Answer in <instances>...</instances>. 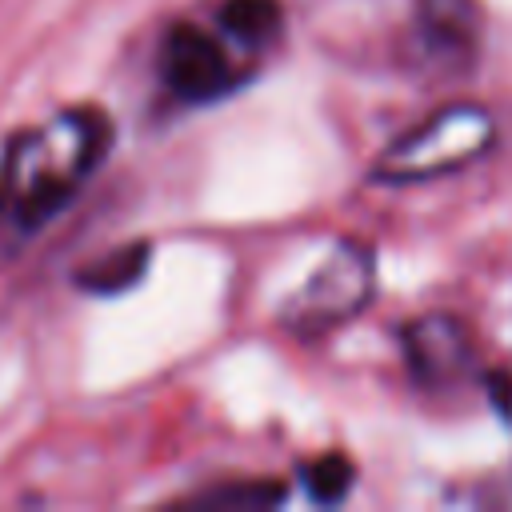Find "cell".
Listing matches in <instances>:
<instances>
[{
  "label": "cell",
  "instance_id": "1",
  "mask_svg": "<svg viewBox=\"0 0 512 512\" xmlns=\"http://www.w3.org/2000/svg\"><path fill=\"white\" fill-rule=\"evenodd\" d=\"M112 120L96 104H72L20 128L0 152V252L40 236L96 176L112 148Z\"/></svg>",
  "mask_w": 512,
  "mask_h": 512
},
{
  "label": "cell",
  "instance_id": "2",
  "mask_svg": "<svg viewBox=\"0 0 512 512\" xmlns=\"http://www.w3.org/2000/svg\"><path fill=\"white\" fill-rule=\"evenodd\" d=\"M492 144H496L492 112L472 100H456V104L428 112L408 132H400L392 144H384L376 152L368 176L376 184H392V188L428 184V180H440L448 172L476 164L480 156L492 152Z\"/></svg>",
  "mask_w": 512,
  "mask_h": 512
},
{
  "label": "cell",
  "instance_id": "3",
  "mask_svg": "<svg viewBox=\"0 0 512 512\" xmlns=\"http://www.w3.org/2000/svg\"><path fill=\"white\" fill-rule=\"evenodd\" d=\"M376 292V256L364 240H336L328 256L296 284V292L280 304L276 320L292 336H324L348 320H356Z\"/></svg>",
  "mask_w": 512,
  "mask_h": 512
},
{
  "label": "cell",
  "instance_id": "4",
  "mask_svg": "<svg viewBox=\"0 0 512 512\" xmlns=\"http://www.w3.org/2000/svg\"><path fill=\"white\" fill-rule=\"evenodd\" d=\"M232 44L236 40L220 24L208 28L196 20H176L160 40V80L168 96L180 104H212L228 96L244 80Z\"/></svg>",
  "mask_w": 512,
  "mask_h": 512
},
{
  "label": "cell",
  "instance_id": "5",
  "mask_svg": "<svg viewBox=\"0 0 512 512\" xmlns=\"http://www.w3.org/2000/svg\"><path fill=\"white\" fill-rule=\"evenodd\" d=\"M408 376L428 392H448L476 372V340L460 316L428 312L400 328Z\"/></svg>",
  "mask_w": 512,
  "mask_h": 512
},
{
  "label": "cell",
  "instance_id": "6",
  "mask_svg": "<svg viewBox=\"0 0 512 512\" xmlns=\"http://www.w3.org/2000/svg\"><path fill=\"white\" fill-rule=\"evenodd\" d=\"M412 44L436 72H468L484 44L480 0H412Z\"/></svg>",
  "mask_w": 512,
  "mask_h": 512
},
{
  "label": "cell",
  "instance_id": "7",
  "mask_svg": "<svg viewBox=\"0 0 512 512\" xmlns=\"http://www.w3.org/2000/svg\"><path fill=\"white\" fill-rule=\"evenodd\" d=\"M216 24L244 48H264L284 28V8L276 0H220Z\"/></svg>",
  "mask_w": 512,
  "mask_h": 512
},
{
  "label": "cell",
  "instance_id": "8",
  "mask_svg": "<svg viewBox=\"0 0 512 512\" xmlns=\"http://www.w3.org/2000/svg\"><path fill=\"white\" fill-rule=\"evenodd\" d=\"M144 268H148V244H124V248H116V252H104V256H100L96 264H88L84 272H76V284H80L84 292L108 296V292L132 288V284L144 276Z\"/></svg>",
  "mask_w": 512,
  "mask_h": 512
},
{
  "label": "cell",
  "instance_id": "9",
  "mask_svg": "<svg viewBox=\"0 0 512 512\" xmlns=\"http://www.w3.org/2000/svg\"><path fill=\"white\" fill-rule=\"evenodd\" d=\"M300 484L316 504H340L356 484V468L344 452H320L316 460L300 464Z\"/></svg>",
  "mask_w": 512,
  "mask_h": 512
},
{
  "label": "cell",
  "instance_id": "10",
  "mask_svg": "<svg viewBox=\"0 0 512 512\" xmlns=\"http://www.w3.org/2000/svg\"><path fill=\"white\" fill-rule=\"evenodd\" d=\"M284 496V484L276 480H256V484H232V488H212L204 496H196L200 504H244V508H264V504H276Z\"/></svg>",
  "mask_w": 512,
  "mask_h": 512
},
{
  "label": "cell",
  "instance_id": "11",
  "mask_svg": "<svg viewBox=\"0 0 512 512\" xmlns=\"http://www.w3.org/2000/svg\"><path fill=\"white\" fill-rule=\"evenodd\" d=\"M488 392L496 396V408L512 420V376L508 372H488Z\"/></svg>",
  "mask_w": 512,
  "mask_h": 512
}]
</instances>
